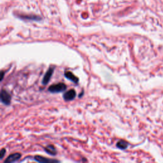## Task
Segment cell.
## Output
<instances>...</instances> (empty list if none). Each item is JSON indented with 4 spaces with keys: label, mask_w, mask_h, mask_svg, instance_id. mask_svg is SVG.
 Returning <instances> with one entry per match:
<instances>
[{
    "label": "cell",
    "mask_w": 163,
    "mask_h": 163,
    "mask_svg": "<svg viewBox=\"0 0 163 163\" xmlns=\"http://www.w3.org/2000/svg\"><path fill=\"white\" fill-rule=\"evenodd\" d=\"M66 89V85L64 83H59L57 84L50 85L48 90L52 93H59L65 91Z\"/></svg>",
    "instance_id": "cell-1"
},
{
    "label": "cell",
    "mask_w": 163,
    "mask_h": 163,
    "mask_svg": "<svg viewBox=\"0 0 163 163\" xmlns=\"http://www.w3.org/2000/svg\"><path fill=\"white\" fill-rule=\"evenodd\" d=\"M12 96L5 89H2L1 91V101L5 105H9L11 103Z\"/></svg>",
    "instance_id": "cell-2"
},
{
    "label": "cell",
    "mask_w": 163,
    "mask_h": 163,
    "mask_svg": "<svg viewBox=\"0 0 163 163\" xmlns=\"http://www.w3.org/2000/svg\"><path fill=\"white\" fill-rule=\"evenodd\" d=\"M54 69H55V67L52 66V67H50L47 70V71L46 72V73L45 74L44 77L43 78L42 82H41V84H42V85H46L48 84V82H50V80L52 77V75L54 73Z\"/></svg>",
    "instance_id": "cell-3"
},
{
    "label": "cell",
    "mask_w": 163,
    "mask_h": 163,
    "mask_svg": "<svg viewBox=\"0 0 163 163\" xmlns=\"http://www.w3.org/2000/svg\"><path fill=\"white\" fill-rule=\"evenodd\" d=\"M76 97V92L74 89L69 90L67 92H66L63 94V98L65 101H71L74 99Z\"/></svg>",
    "instance_id": "cell-4"
},
{
    "label": "cell",
    "mask_w": 163,
    "mask_h": 163,
    "mask_svg": "<svg viewBox=\"0 0 163 163\" xmlns=\"http://www.w3.org/2000/svg\"><path fill=\"white\" fill-rule=\"evenodd\" d=\"M21 156H22V155L20 153H15V154H11L6 159L5 162V163H11V162H15L17 161H18L19 159L21 157Z\"/></svg>",
    "instance_id": "cell-5"
},
{
    "label": "cell",
    "mask_w": 163,
    "mask_h": 163,
    "mask_svg": "<svg viewBox=\"0 0 163 163\" xmlns=\"http://www.w3.org/2000/svg\"><path fill=\"white\" fill-rule=\"evenodd\" d=\"M34 160L39 162H42V163H48V162H59V161L55 160V159H50L48 158H45L42 156L40 155H36L34 157Z\"/></svg>",
    "instance_id": "cell-6"
},
{
    "label": "cell",
    "mask_w": 163,
    "mask_h": 163,
    "mask_svg": "<svg viewBox=\"0 0 163 163\" xmlns=\"http://www.w3.org/2000/svg\"><path fill=\"white\" fill-rule=\"evenodd\" d=\"M64 76L67 79L70 80H71L73 82L75 83V84H78V81H79L78 78L76 77V76L72 72H71L70 71H65Z\"/></svg>",
    "instance_id": "cell-7"
},
{
    "label": "cell",
    "mask_w": 163,
    "mask_h": 163,
    "mask_svg": "<svg viewBox=\"0 0 163 163\" xmlns=\"http://www.w3.org/2000/svg\"><path fill=\"white\" fill-rule=\"evenodd\" d=\"M44 150L48 154L51 155H55L57 154V150L55 147L52 145H48L47 146L44 148Z\"/></svg>",
    "instance_id": "cell-8"
},
{
    "label": "cell",
    "mask_w": 163,
    "mask_h": 163,
    "mask_svg": "<svg viewBox=\"0 0 163 163\" xmlns=\"http://www.w3.org/2000/svg\"><path fill=\"white\" fill-rule=\"evenodd\" d=\"M128 145H129V144H128L127 141L124 140H120L117 142L116 146L118 148L120 149V150H125V149L127 148Z\"/></svg>",
    "instance_id": "cell-9"
},
{
    "label": "cell",
    "mask_w": 163,
    "mask_h": 163,
    "mask_svg": "<svg viewBox=\"0 0 163 163\" xmlns=\"http://www.w3.org/2000/svg\"><path fill=\"white\" fill-rule=\"evenodd\" d=\"M20 19L23 20H40L41 17L36 15H20Z\"/></svg>",
    "instance_id": "cell-10"
},
{
    "label": "cell",
    "mask_w": 163,
    "mask_h": 163,
    "mask_svg": "<svg viewBox=\"0 0 163 163\" xmlns=\"http://www.w3.org/2000/svg\"><path fill=\"white\" fill-rule=\"evenodd\" d=\"M5 152H6L5 149L2 148L1 151H0V159H2L3 157H4V156L5 155Z\"/></svg>",
    "instance_id": "cell-11"
},
{
    "label": "cell",
    "mask_w": 163,
    "mask_h": 163,
    "mask_svg": "<svg viewBox=\"0 0 163 163\" xmlns=\"http://www.w3.org/2000/svg\"><path fill=\"white\" fill-rule=\"evenodd\" d=\"M4 75H5V72L2 71L1 72V81L3 80V77H4Z\"/></svg>",
    "instance_id": "cell-12"
}]
</instances>
